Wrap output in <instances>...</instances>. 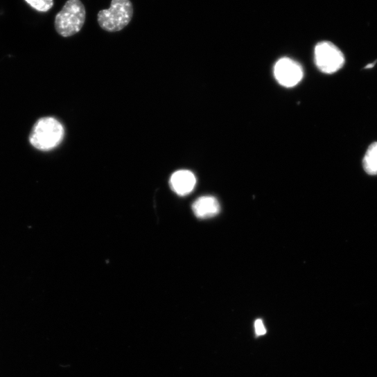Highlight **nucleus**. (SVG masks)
<instances>
[{
	"label": "nucleus",
	"mask_w": 377,
	"mask_h": 377,
	"mask_svg": "<svg viewBox=\"0 0 377 377\" xmlns=\"http://www.w3.org/2000/svg\"><path fill=\"white\" fill-rule=\"evenodd\" d=\"M64 136V128L57 119L44 117L34 125L29 141L37 150L48 152L57 148L62 143Z\"/></svg>",
	"instance_id": "obj_1"
},
{
	"label": "nucleus",
	"mask_w": 377,
	"mask_h": 377,
	"mask_svg": "<svg viewBox=\"0 0 377 377\" xmlns=\"http://www.w3.org/2000/svg\"><path fill=\"white\" fill-rule=\"evenodd\" d=\"M85 19V8L80 0H67L55 16V29L63 37H72L82 30Z\"/></svg>",
	"instance_id": "obj_2"
},
{
	"label": "nucleus",
	"mask_w": 377,
	"mask_h": 377,
	"mask_svg": "<svg viewBox=\"0 0 377 377\" xmlns=\"http://www.w3.org/2000/svg\"><path fill=\"white\" fill-rule=\"evenodd\" d=\"M134 7L131 0H112L108 10L98 15L100 27L108 33H117L127 27L132 20Z\"/></svg>",
	"instance_id": "obj_3"
},
{
	"label": "nucleus",
	"mask_w": 377,
	"mask_h": 377,
	"mask_svg": "<svg viewBox=\"0 0 377 377\" xmlns=\"http://www.w3.org/2000/svg\"><path fill=\"white\" fill-rule=\"evenodd\" d=\"M315 60L318 69L326 74L338 71L345 63L342 52L330 42H322L316 46Z\"/></svg>",
	"instance_id": "obj_4"
},
{
	"label": "nucleus",
	"mask_w": 377,
	"mask_h": 377,
	"mask_svg": "<svg viewBox=\"0 0 377 377\" xmlns=\"http://www.w3.org/2000/svg\"><path fill=\"white\" fill-rule=\"evenodd\" d=\"M274 76L281 85L292 87L297 85L303 79L304 70L297 61L284 58L275 63Z\"/></svg>",
	"instance_id": "obj_5"
},
{
	"label": "nucleus",
	"mask_w": 377,
	"mask_h": 377,
	"mask_svg": "<svg viewBox=\"0 0 377 377\" xmlns=\"http://www.w3.org/2000/svg\"><path fill=\"white\" fill-rule=\"evenodd\" d=\"M197 179L195 174L186 170L175 172L170 179V185L177 195L184 197L191 194L195 187Z\"/></svg>",
	"instance_id": "obj_6"
},
{
	"label": "nucleus",
	"mask_w": 377,
	"mask_h": 377,
	"mask_svg": "<svg viewBox=\"0 0 377 377\" xmlns=\"http://www.w3.org/2000/svg\"><path fill=\"white\" fill-rule=\"evenodd\" d=\"M195 215L200 219H207L217 216L220 211L219 202L213 197L199 198L193 205Z\"/></svg>",
	"instance_id": "obj_7"
},
{
	"label": "nucleus",
	"mask_w": 377,
	"mask_h": 377,
	"mask_svg": "<svg viewBox=\"0 0 377 377\" xmlns=\"http://www.w3.org/2000/svg\"><path fill=\"white\" fill-rule=\"evenodd\" d=\"M365 171L369 175H377V142L372 143L367 148L362 160Z\"/></svg>",
	"instance_id": "obj_8"
},
{
	"label": "nucleus",
	"mask_w": 377,
	"mask_h": 377,
	"mask_svg": "<svg viewBox=\"0 0 377 377\" xmlns=\"http://www.w3.org/2000/svg\"><path fill=\"white\" fill-rule=\"evenodd\" d=\"M25 1L33 9L40 12H47L54 6V0H25Z\"/></svg>",
	"instance_id": "obj_9"
},
{
	"label": "nucleus",
	"mask_w": 377,
	"mask_h": 377,
	"mask_svg": "<svg viewBox=\"0 0 377 377\" xmlns=\"http://www.w3.org/2000/svg\"><path fill=\"white\" fill-rule=\"evenodd\" d=\"M255 331L257 335L261 336L266 333V330L261 320L258 319L255 322Z\"/></svg>",
	"instance_id": "obj_10"
},
{
	"label": "nucleus",
	"mask_w": 377,
	"mask_h": 377,
	"mask_svg": "<svg viewBox=\"0 0 377 377\" xmlns=\"http://www.w3.org/2000/svg\"><path fill=\"white\" fill-rule=\"evenodd\" d=\"M376 62V61L374 62H373V63L368 64L365 67V69H371V68H373V67L375 66Z\"/></svg>",
	"instance_id": "obj_11"
}]
</instances>
